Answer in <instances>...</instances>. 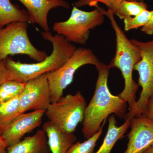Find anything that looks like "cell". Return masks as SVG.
<instances>
[{
  "label": "cell",
  "instance_id": "6da1fadb",
  "mask_svg": "<svg viewBox=\"0 0 153 153\" xmlns=\"http://www.w3.org/2000/svg\"><path fill=\"white\" fill-rule=\"evenodd\" d=\"M95 66L98 72L95 91L85 108L82 122V131L86 139L97 132L109 116L114 114L125 119L127 113V101L110 91L108 79L110 69L108 66L100 62Z\"/></svg>",
  "mask_w": 153,
  "mask_h": 153
},
{
  "label": "cell",
  "instance_id": "7a4b0ae2",
  "mask_svg": "<svg viewBox=\"0 0 153 153\" xmlns=\"http://www.w3.org/2000/svg\"><path fill=\"white\" fill-rule=\"evenodd\" d=\"M100 9L104 16L109 19L115 34V53L108 66L110 69L117 68L121 72L125 86L118 95L127 101L129 111L133 108L137 101L136 94L139 85L133 79V72L136 64L141 59L140 53L118 25L112 11L105 10L101 7Z\"/></svg>",
  "mask_w": 153,
  "mask_h": 153
},
{
  "label": "cell",
  "instance_id": "3957f363",
  "mask_svg": "<svg viewBox=\"0 0 153 153\" xmlns=\"http://www.w3.org/2000/svg\"><path fill=\"white\" fill-rule=\"evenodd\" d=\"M42 37L51 42L53 50L51 55L37 63H22L15 61L10 57L4 59L6 66L13 76L14 79L26 83L42 74L55 71L71 57L76 48L61 35L53 36L50 32H41Z\"/></svg>",
  "mask_w": 153,
  "mask_h": 153
},
{
  "label": "cell",
  "instance_id": "277c9868",
  "mask_svg": "<svg viewBox=\"0 0 153 153\" xmlns=\"http://www.w3.org/2000/svg\"><path fill=\"white\" fill-rule=\"evenodd\" d=\"M105 16L99 6L86 12L74 6L69 19L65 22H55L53 30L70 43L85 45L89 39L91 30L102 25Z\"/></svg>",
  "mask_w": 153,
  "mask_h": 153
},
{
  "label": "cell",
  "instance_id": "5b68a950",
  "mask_svg": "<svg viewBox=\"0 0 153 153\" xmlns=\"http://www.w3.org/2000/svg\"><path fill=\"white\" fill-rule=\"evenodd\" d=\"M86 106L85 97L78 91L52 102L45 114L49 121L61 130L74 133L78 124L83 121Z\"/></svg>",
  "mask_w": 153,
  "mask_h": 153
},
{
  "label": "cell",
  "instance_id": "8992f818",
  "mask_svg": "<svg viewBox=\"0 0 153 153\" xmlns=\"http://www.w3.org/2000/svg\"><path fill=\"white\" fill-rule=\"evenodd\" d=\"M28 27L27 22H15L0 29V60L9 55H25L38 62L48 56L32 44L28 36Z\"/></svg>",
  "mask_w": 153,
  "mask_h": 153
},
{
  "label": "cell",
  "instance_id": "52a82bcc",
  "mask_svg": "<svg viewBox=\"0 0 153 153\" xmlns=\"http://www.w3.org/2000/svg\"><path fill=\"white\" fill-rule=\"evenodd\" d=\"M92 50L85 47L76 48L71 57L60 68L47 73L52 102H57L63 96L64 90L73 81L74 74L82 66L99 63Z\"/></svg>",
  "mask_w": 153,
  "mask_h": 153
},
{
  "label": "cell",
  "instance_id": "ba28073f",
  "mask_svg": "<svg viewBox=\"0 0 153 153\" xmlns=\"http://www.w3.org/2000/svg\"><path fill=\"white\" fill-rule=\"evenodd\" d=\"M130 41L138 49L141 57L134 70L138 73V84L142 87V91L133 108L127 113L125 120L143 114L148 100L153 94V40L147 42L134 39Z\"/></svg>",
  "mask_w": 153,
  "mask_h": 153
},
{
  "label": "cell",
  "instance_id": "9c48e42d",
  "mask_svg": "<svg viewBox=\"0 0 153 153\" xmlns=\"http://www.w3.org/2000/svg\"><path fill=\"white\" fill-rule=\"evenodd\" d=\"M51 103L49 82L44 74L26 82L19 96V111L22 114L30 110L46 111Z\"/></svg>",
  "mask_w": 153,
  "mask_h": 153
},
{
  "label": "cell",
  "instance_id": "30bf717a",
  "mask_svg": "<svg viewBox=\"0 0 153 153\" xmlns=\"http://www.w3.org/2000/svg\"><path fill=\"white\" fill-rule=\"evenodd\" d=\"M130 120L127 148L124 153H142L153 145V122L141 114Z\"/></svg>",
  "mask_w": 153,
  "mask_h": 153
},
{
  "label": "cell",
  "instance_id": "8fae6325",
  "mask_svg": "<svg viewBox=\"0 0 153 153\" xmlns=\"http://www.w3.org/2000/svg\"><path fill=\"white\" fill-rule=\"evenodd\" d=\"M45 111H33L20 114L4 130L1 136L7 147L21 140L26 134L33 131L41 125Z\"/></svg>",
  "mask_w": 153,
  "mask_h": 153
},
{
  "label": "cell",
  "instance_id": "7c38bea8",
  "mask_svg": "<svg viewBox=\"0 0 153 153\" xmlns=\"http://www.w3.org/2000/svg\"><path fill=\"white\" fill-rule=\"evenodd\" d=\"M25 7L30 16V23L39 25L44 32H49L48 15L52 9L61 7L70 8L64 0H19Z\"/></svg>",
  "mask_w": 153,
  "mask_h": 153
},
{
  "label": "cell",
  "instance_id": "4fadbf2b",
  "mask_svg": "<svg viewBox=\"0 0 153 153\" xmlns=\"http://www.w3.org/2000/svg\"><path fill=\"white\" fill-rule=\"evenodd\" d=\"M43 129L47 135L48 146L52 153H66L76 142V137L74 133L61 130L49 121L44 123Z\"/></svg>",
  "mask_w": 153,
  "mask_h": 153
},
{
  "label": "cell",
  "instance_id": "5bb4252c",
  "mask_svg": "<svg viewBox=\"0 0 153 153\" xmlns=\"http://www.w3.org/2000/svg\"><path fill=\"white\" fill-rule=\"evenodd\" d=\"M46 133L39 130L32 136L7 148V153H50Z\"/></svg>",
  "mask_w": 153,
  "mask_h": 153
},
{
  "label": "cell",
  "instance_id": "9a60e30c",
  "mask_svg": "<svg viewBox=\"0 0 153 153\" xmlns=\"http://www.w3.org/2000/svg\"><path fill=\"white\" fill-rule=\"evenodd\" d=\"M108 125L106 135L103 143L95 153H110L117 142L124 136L130 126L129 120H125L124 123L118 126L115 115H110L108 119Z\"/></svg>",
  "mask_w": 153,
  "mask_h": 153
},
{
  "label": "cell",
  "instance_id": "2e32d148",
  "mask_svg": "<svg viewBox=\"0 0 153 153\" xmlns=\"http://www.w3.org/2000/svg\"><path fill=\"white\" fill-rule=\"evenodd\" d=\"M15 22L30 23L27 11L12 4L10 0H0V29Z\"/></svg>",
  "mask_w": 153,
  "mask_h": 153
},
{
  "label": "cell",
  "instance_id": "e0dca14e",
  "mask_svg": "<svg viewBox=\"0 0 153 153\" xmlns=\"http://www.w3.org/2000/svg\"><path fill=\"white\" fill-rule=\"evenodd\" d=\"M19 96L7 101L0 102V125L4 130L20 114Z\"/></svg>",
  "mask_w": 153,
  "mask_h": 153
},
{
  "label": "cell",
  "instance_id": "ac0fdd59",
  "mask_svg": "<svg viewBox=\"0 0 153 153\" xmlns=\"http://www.w3.org/2000/svg\"><path fill=\"white\" fill-rule=\"evenodd\" d=\"M147 9V5L142 1L123 0L114 15L120 19H124L137 16Z\"/></svg>",
  "mask_w": 153,
  "mask_h": 153
},
{
  "label": "cell",
  "instance_id": "d6986e66",
  "mask_svg": "<svg viewBox=\"0 0 153 153\" xmlns=\"http://www.w3.org/2000/svg\"><path fill=\"white\" fill-rule=\"evenodd\" d=\"M106 123L105 120L97 132L83 142H76L70 147L66 153H93L97 142L103 132V128Z\"/></svg>",
  "mask_w": 153,
  "mask_h": 153
},
{
  "label": "cell",
  "instance_id": "ffe728a7",
  "mask_svg": "<svg viewBox=\"0 0 153 153\" xmlns=\"http://www.w3.org/2000/svg\"><path fill=\"white\" fill-rule=\"evenodd\" d=\"M26 83L15 80H8L0 85V102L7 101L20 95Z\"/></svg>",
  "mask_w": 153,
  "mask_h": 153
},
{
  "label": "cell",
  "instance_id": "44dd1931",
  "mask_svg": "<svg viewBox=\"0 0 153 153\" xmlns=\"http://www.w3.org/2000/svg\"><path fill=\"white\" fill-rule=\"evenodd\" d=\"M153 10H145L137 16L128 17L123 19L125 31L142 27L149 21L152 15Z\"/></svg>",
  "mask_w": 153,
  "mask_h": 153
},
{
  "label": "cell",
  "instance_id": "7402d4cb",
  "mask_svg": "<svg viewBox=\"0 0 153 153\" xmlns=\"http://www.w3.org/2000/svg\"><path fill=\"white\" fill-rule=\"evenodd\" d=\"M123 1V0H77L74 6L78 8L87 6L91 7L96 8L99 6L98 4L102 3L106 6L108 10L112 11L114 14Z\"/></svg>",
  "mask_w": 153,
  "mask_h": 153
},
{
  "label": "cell",
  "instance_id": "603a6c76",
  "mask_svg": "<svg viewBox=\"0 0 153 153\" xmlns=\"http://www.w3.org/2000/svg\"><path fill=\"white\" fill-rule=\"evenodd\" d=\"M11 80H14L13 74L6 66L4 60H0V85Z\"/></svg>",
  "mask_w": 153,
  "mask_h": 153
},
{
  "label": "cell",
  "instance_id": "cb8c5ba5",
  "mask_svg": "<svg viewBox=\"0 0 153 153\" xmlns=\"http://www.w3.org/2000/svg\"><path fill=\"white\" fill-rule=\"evenodd\" d=\"M143 114L153 122V94L148 100Z\"/></svg>",
  "mask_w": 153,
  "mask_h": 153
},
{
  "label": "cell",
  "instance_id": "d4e9b609",
  "mask_svg": "<svg viewBox=\"0 0 153 153\" xmlns=\"http://www.w3.org/2000/svg\"><path fill=\"white\" fill-rule=\"evenodd\" d=\"M141 31L147 35H153V12L149 21L146 25L141 28Z\"/></svg>",
  "mask_w": 153,
  "mask_h": 153
},
{
  "label": "cell",
  "instance_id": "484cf974",
  "mask_svg": "<svg viewBox=\"0 0 153 153\" xmlns=\"http://www.w3.org/2000/svg\"><path fill=\"white\" fill-rule=\"evenodd\" d=\"M7 144L2 137L0 136V153H7Z\"/></svg>",
  "mask_w": 153,
  "mask_h": 153
},
{
  "label": "cell",
  "instance_id": "4316f807",
  "mask_svg": "<svg viewBox=\"0 0 153 153\" xmlns=\"http://www.w3.org/2000/svg\"><path fill=\"white\" fill-rule=\"evenodd\" d=\"M142 153H153V145L145 150Z\"/></svg>",
  "mask_w": 153,
  "mask_h": 153
},
{
  "label": "cell",
  "instance_id": "83f0119b",
  "mask_svg": "<svg viewBox=\"0 0 153 153\" xmlns=\"http://www.w3.org/2000/svg\"><path fill=\"white\" fill-rule=\"evenodd\" d=\"M4 130V128L2 126L0 125V136H1Z\"/></svg>",
  "mask_w": 153,
  "mask_h": 153
},
{
  "label": "cell",
  "instance_id": "f1b7e54d",
  "mask_svg": "<svg viewBox=\"0 0 153 153\" xmlns=\"http://www.w3.org/2000/svg\"><path fill=\"white\" fill-rule=\"evenodd\" d=\"M128 1H143V0H128Z\"/></svg>",
  "mask_w": 153,
  "mask_h": 153
}]
</instances>
